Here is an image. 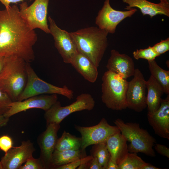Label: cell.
<instances>
[{
	"mask_svg": "<svg viewBox=\"0 0 169 169\" xmlns=\"http://www.w3.org/2000/svg\"><path fill=\"white\" fill-rule=\"evenodd\" d=\"M37 34L21 17L16 5L0 10V56H15L30 63L35 59Z\"/></svg>",
	"mask_w": 169,
	"mask_h": 169,
	"instance_id": "6da1fadb",
	"label": "cell"
},
{
	"mask_svg": "<svg viewBox=\"0 0 169 169\" xmlns=\"http://www.w3.org/2000/svg\"><path fill=\"white\" fill-rule=\"evenodd\" d=\"M70 33L78 51L98 68L107 47L109 33L94 26L81 28Z\"/></svg>",
	"mask_w": 169,
	"mask_h": 169,
	"instance_id": "7a4b0ae2",
	"label": "cell"
},
{
	"mask_svg": "<svg viewBox=\"0 0 169 169\" xmlns=\"http://www.w3.org/2000/svg\"><path fill=\"white\" fill-rule=\"evenodd\" d=\"M27 63L17 56L5 57L0 74V89L8 95L13 102L18 101L26 85Z\"/></svg>",
	"mask_w": 169,
	"mask_h": 169,
	"instance_id": "3957f363",
	"label": "cell"
},
{
	"mask_svg": "<svg viewBox=\"0 0 169 169\" xmlns=\"http://www.w3.org/2000/svg\"><path fill=\"white\" fill-rule=\"evenodd\" d=\"M114 123L127 141L130 142L128 145L129 152H140L152 157L156 156L153 148L156 142V139L146 130L141 128L139 123H125L120 119L115 120Z\"/></svg>",
	"mask_w": 169,
	"mask_h": 169,
	"instance_id": "277c9868",
	"label": "cell"
},
{
	"mask_svg": "<svg viewBox=\"0 0 169 169\" xmlns=\"http://www.w3.org/2000/svg\"><path fill=\"white\" fill-rule=\"evenodd\" d=\"M102 81L101 98L106 106L115 110L126 109V95L128 82L108 70L104 74Z\"/></svg>",
	"mask_w": 169,
	"mask_h": 169,
	"instance_id": "5b68a950",
	"label": "cell"
},
{
	"mask_svg": "<svg viewBox=\"0 0 169 169\" xmlns=\"http://www.w3.org/2000/svg\"><path fill=\"white\" fill-rule=\"evenodd\" d=\"M28 79L25 87L18 101H21L32 96L43 94L62 95L69 100L73 98L74 92L66 85L59 87L47 83L37 75L29 63L26 64Z\"/></svg>",
	"mask_w": 169,
	"mask_h": 169,
	"instance_id": "8992f818",
	"label": "cell"
},
{
	"mask_svg": "<svg viewBox=\"0 0 169 169\" xmlns=\"http://www.w3.org/2000/svg\"><path fill=\"white\" fill-rule=\"evenodd\" d=\"M95 105L93 98L88 93L79 95L75 101L65 106H62L60 102L57 101L45 111L44 117L46 126L50 123L60 124L65 118L72 113L84 110H91Z\"/></svg>",
	"mask_w": 169,
	"mask_h": 169,
	"instance_id": "52a82bcc",
	"label": "cell"
},
{
	"mask_svg": "<svg viewBox=\"0 0 169 169\" xmlns=\"http://www.w3.org/2000/svg\"><path fill=\"white\" fill-rule=\"evenodd\" d=\"M49 0H34L29 6L26 2L19 4L20 16L31 29H39L50 34L47 18Z\"/></svg>",
	"mask_w": 169,
	"mask_h": 169,
	"instance_id": "ba28073f",
	"label": "cell"
},
{
	"mask_svg": "<svg viewBox=\"0 0 169 169\" xmlns=\"http://www.w3.org/2000/svg\"><path fill=\"white\" fill-rule=\"evenodd\" d=\"M74 128L81 135L80 149L82 150L89 146L105 142L110 136L120 132L116 125H110L104 118L95 125L84 127L75 125Z\"/></svg>",
	"mask_w": 169,
	"mask_h": 169,
	"instance_id": "9c48e42d",
	"label": "cell"
},
{
	"mask_svg": "<svg viewBox=\"0 0 169 169\" xmlns=\"http://www.w3.org/2000/svg\"><path fill=\"white\" fill-rule=\"evenodd\" d=\"M48 20L49 23L50 34L53 38L55 47L64 62L71 64L78 51L70 33L59 28L50 16L48 17Z\"/></svg>",
	"mask_w": 169,
	"mask_h": 169,
	"instance_id": "30bf717a",
	"label": "cell"
},
{
	"mask_svg": "<svg viewBox=\"0 0 169 169\" xmlns=\"http://www.w3.org/2000/svg\"><path fill=\"white\" fill-rule=\"evenodd\" d=\"M110 0H105L96 18L95 23L100 28L113 34L119 24L125 18L131 17L137 10L134 8L126 11L115 10L111 6Z\"/></svg>",
	"mask_w": 169,
	"mask_h": 169,
	"instance_id": "8fae6325",
	"label": "cell"
},
{
	"mask_svg": "<svg viewBox=\"0 0 169 169\" xmlns=\"http://www.w3.org/2000/svg\"><path fill=\"white\" fill-rule=\"evenodd\" d=\"M133 76L128 83L126 95L127 108L140 112L147 107L146 81L138 69H135Z\"/></svg>",
	"mask_w": 169,
	"mask_h": 169,
	"instance_id": "7c38bea8",
	"label": "cell"
},
{
	"mask_svg": "<svg viewBox=\"0 0 169 169\" xmlns=\"http://www.w3.org/2000/svg\"><path fill=\"white\" fill-rule=\"evenodd\" d=\"M57 94H43L31 97L22 101L12 102L8 110L4 115L7 118L32 108L45 111L49 110L58 101Z\"/></svg>",
	"mask_w": 169,
	"mask_h": 169,
	"instance_id": "4fadbf2b",
	"label": "cell"
},
{
	"mask_svg": "<svg viewBox=\"0 0 169 169\" xmlns=\"http://www.w3.org/2000/svg\"><path fill=\"white\" fill-rule=\"evenodd\" d=\"M60 124L50 123L46 126L45 131L37 138L40 150L39 158L44 169H52L51 159L58 139L57 133L60 128Z\"/></svg>",
	"mask_w": 169,
	"mask_h": 169,
	"instance_id": "5bb4252c",
	"label": "cell"
},
{
	"mask_svg": "<svg viewBox=\"0 0 169 169\" xmlns=\"http://www.w3.org/2000/svg\"><path fill=\"white\" fill-rule=\"evenodd\" d=\"M35 149L30 140L23 141L21 145L13 147L1 158L2 169H19L28 158L33 156Z\"/></svg>",
	"mask_w": 169,
	"mask_h": 169,
	"instance_id": "9a60e30c",
	"label": "cell"
},
{
	"mask_svg": "<svg viewBox=\"0 0 169 169\" xmlns=\"http://www.w3.org/2000/svg\"><path fill=\"white\" fill-rule=\"evenodd\" d=\"M147 118L155 134L169 140V95L162 99L157 110L152 113L147 112Z\"/></svg>",
	"mask_w": 169,
	"mask_h": 169,
	"instance_id": "2e32d148",
	"label": "cell"
},
{
	"mask_svg": "<svg viewBox=\"0 0 169 169\" xmlns=\"http://www.w3.org/2000/svg\"><path fill=\"white\" fill-rule=\"evenodd\" d=\"M110 54L106 65L108 70L125 79L134 75L135 69L131 57L126 54H120L115 49L111 50Z\"/></svg>",
	"mask_w": 169,
	"mask_h": 169,
	"instance_id": "e0dca14e",
	"label": "cell"
},
{
	"mask_svg": "<svg viewBox=\"0 0 169 169\" xmlns=\"http://www.w3.org/2000/svg\"><path fill=\"white\" fill-rule=\"evenodd\" d=\"M128 4L125 9L129 10L137 8L141 11L143 16L148 15L151 18L157 15H163L169 17V4L160 2L155 3L146 0H122Z\"/></svg>",
	"mask_w": 169,
	"mask_h": 169,
	"instance_id": "ac0fdd59",
	"label": "cell"
},
{
	"mask_svg": "<svg viewBox=\"0 0 169 169\" xmlns=\"http://www.w3.org/2000/svg\"><path fill=\"white\" fill-rule=\"evenodd\" d=\"M127 141L120 132L110 136L105 141L110 158L118 165L129 152Z\"/></svg>",
	"mask_w": 169,
	"mask_h": 169,
	"instance_id": "d6986e66",
	"label": "cell"
},
{
	"mask_svg": "<svg viewBox=\"0 0 169 169\" xmlns=\"http://www.w3.org/2000/svg\"><path fill=\"white\" fill-rule=\"evenodd\" d=\"M70 64L85 79L91 83L96 81L97 68L84 54L78 52Z\"/></svg>",
	"mask_w": 169,
	"mask_h": 169,
	"instance_id": "ffe728a7",
	"label": "cell"
},
{
	"mask_svg": "<svg viewBox=\"0 0 169 169\" xmlns=\"http://www.w3.org/2000/svg\"><path fill=\"white\" fill-rule=\"evenodd\" d=\"M146 85L148 91L146 96L148 112L152 113L159 108L164 92L160 85L151 75L146 81Z\"/></svg>",
	"mask_w": 169,
	"mask_h": 169,
	"instance_id": "44dd1931",
	"label": "cell"
},
{
	"mask_svg": "<svg viewBox=\"0 0 169 169\" xmlns=\"http://www.w3.org/2000/svg\"><path fill=\"white\" fill-rule=\"evenodd\" d=\"M85 150H54L51 159L52 169L74 161L86 156Z\"/></svg>",
	"mask_w": 169,
	"mask_h": 169,
	"instance_id": "7402d4cb",
	"label": "cell"
},
{
	"mask_svg": "<svg viewBox=\"0 0 169 169\" xmlns=\"http://www.w3.org/2000/svg\"><path fill=\"white\" fill-rule=\"evenodd\" d=\"M151 75L162 87L164 93L169 95V71L162 69L154 60L148 61Z\"/></svg>",
	"mask_w": 169,
	"mask_h": 169,
	"instance_id": "603a6c76",
	"label": "cell"
},
{
	"mask_svg": "<svg viewBox=\"0 0 169 169\" xmlns=\"http://www.w3.org/2000/svg\"><path fill=\"white\" fill-rule=\"evenodd\" d=\"M81 137H76L64 131L60 137L58 138L55 150L59 151L80 149Z\"/></svg>",
	"mask_w": 169,
	"mask_h": 169,
	"instance_id": "cb8c5ba5",
	"label": "cell"
},
{
	"mask_svg": "<svg viewBox=\"0 0 169 169\" xmlns=\"http://www.w3.org/2000/svg\"><path fill=\"white\" fill-rule=\"evenodd\" d=\"M90 150V155L96 157L100 165L103 169H106L110 157V155L107 148L105 142H103L93 145Z\"/></svg>",
	"mask_w": 169,
	"mask_h": 169,
	"instance_id": "d4e9b609",
	"label": "cell"
},
{
	"mask_svg": "<svg viewBox=\"0 0 169 169\" xmlns=\"http://www.w3.org/2000/svg\"><path fill=\"white\" fill-rule=\"evenodd\" d=\"M146 163L137 153L129 152L119 166L120 169H141Z\"/></svg>",
	"mask_w": 169,
	"mask_h": 169,
	"instance_id": "484cf974",
	"label": "cell"
},
{
	"mask_svg": "<svg viewBox=\"0 0 169 169\" xmlns=\"http://www.w3.org/2000/svg\"><path fill=\"white\" fill-rule=\"evenodd\" d=\"M133 54L134 58L136 60L143 59L148 61L154 60L156 57L159 56L150 46L146 49H137L133 52Z\"/></svg>",
	"mask_w": 169,
	"mask_h": 169,
	"instance_id": "4316f807",
	"label": "cell"
},
{
	"mask_svg": "<svg viewBox=\"0 0 169 169\" xmlns=\"http://www.w3.org/2000/svg\"><path fill=\"white\" fill-rule=\"evenodd\" d=\"M19 169H44V168L39 158H35L32 156L28 158L24 165Z\"/></svg>",
	"mask_w": 169,
	"mask_h": 169,
	"instance_id": "83f0119b",
	"label": "cell"
},
{
	"mask_svg": "<svg viewBox=\"0 0 169 169\" xmlns=\"http://www.w3.org/2000/svg\"><path fill=\"white\" fill-rule=\"evenodd\" d=\"M12 102L8 95L0 89V115H3L7 112Z\"/></svg>",
	"mask_w": 169,
	"mask_h": 169,
	"instance_id": "f1b7e54d",
	"label": "cell"
},
{
	"mask_svg": "<svg viewBox=\"0 0 169 169\" xmlns=\"http://www.w3.org/2000/svg\"><path fill=\"white\" fill-rule=\"evenodd\" d=\"M154 51L160 56L169 50V38L161 40L160 42L152 47Z\"/></svg>",
	"mask_w": 169,
	"mask_h": 169,
	"instance_id": "f546056e",
	"label": "cell"
},
{
	"mask_svg": "<svg viewBox=\"0 0 169 169\" xmlns=\"http://www.w3.org/2000/svg\"><path fill=\"white\" fill-rule=\"evenodd\" d=\"M13 141L12 138L7 135L0 137V149L6 153L13 147Z\"/></svg>",
	"mask_w": 169,
	"mask_h": 169,
	"instance_id": "4dcf8cb0",
	"label": "cell"
},
{
	"mask_svg": "<svg viewBox=\"0 0 169 169\" xmlns=\"http://www.w3.org/2000/svg\"><path fill=\"white\" fill-rule=\"evenodd\" d=\"M154 148L156 151L160 154L169 158V148L166 146L158 144H155Z\"/></svg>",
	"mask_w": 169,
	"mask_h": 169,
	"instance_id": "1f68e13d",
	"label": "cell"
},
{
	"mask_svg": "<svg viewBox=\"0 0 169 169\" xmlns=\"http://www.w3.org/2000/svg\"><path fill=\"white\" fill-rule=\"evenodd\" d=\"M82 158L72 162L58 167L56 169H75L82 164Z\"/></svg>",
	"mask_w": 169,
	"mask_h": 169,
	"instance_id": "d6a6232c",
	"label": "cell"
},
{
	"mask_svg": "<svg viewBox=\"0 0 169 169\" xmlns=\"http://www.w3.org/2000/svg\"><path fill=\"white\" fill-rule=\"evenodd\" d=\"M93 157L91 155L86 156L82 158V162L77 168V169H87L89 167Z\"/></svg>",
	"mask_w": 169,
	"mask_h": 169,
	"instance_id": "836d02e7",
	"label": "cell"
},
{
	"mask_svg": "<svg viewBox=\"0 0 169 169\" xmlns=\"http://www.w3.org/2000/svg\"><path fill=\"white\" fill-rule=\"evenodd\" d=\"M89 169H103L100 164L97 158L93 157L91 161L89 167Z\"/></svg>",
	"mask_w": 169,
	"mask_h": 169,
	"instance_id": "e575fe53",
	"label": "cell"
},
{
	"mask_svg": "<svg viewBox=\"0 0 169 169\" xmlns=\"http://www.w3.org/2000/svg\"><path fill=\"white\" fill-rule=\"evenodd\" d=\"M25 0H0V2L3 5L5 8H7L10 6L11 3H16L21 2H23ZM31 1L33 0H28Z\"/></svg>",
	"mask_w": 169,
	"mask_h": 169,
	"instance_id": "d590c367",
	"label": "cell"
},
{
	"mask_svg": "<svg viewBox=\"0 0 169 169\" xmlns=\"http://www.w3.org/2000/svg\"><path fill=\"white\" fill-rule=\"evenodd\" d=\"M106 169H120V168L118 165L113 161L110 156Z\"/></svg>",
	"mask_w": 169,
	"mask_h": 169,
	"instance_id": "8d00e7d4",
	"label": "cell"
},
{
	"mask_svg": "<svg viewBox=\"0 0 169 169\" xmlns=\"http://www.w3.org/2000/svg\"><path fill=\"white\" fill-rule=\"evenodd\" d=\"M9 119V118L5 117L3 115H0V127L6 125Z\"/></svg>",
	"mask_w": 169,
	"mask_h": 169,
	"instance_id": "74e56055",
	"label": "cell"
},
{
	"mask_svg": "<svg viewBox=\"0 0 169 169\" xmlns=\"http://www.w3.org/2000/svg\"><path fill=\"white\" fill-rule=\"evenodd\" d=\"M160 169L161 168L156 167L149 163H146V164L141 168V169Z\"/></svg>",
	"mask_w": 169,
	"mask_h": 169,
	"instance_id": "f35d334b",
	"label": "cell"
},
{
	"mask_svg": "<svg viewBox=\"0 0 169 169\" xmlns=\"http://www.w3.org/2000/svg\"><path fill=\"white\" fill-rule=\"evenodd\" d=\"M5 57L0 56V74L3 69L4 62Z\"/></svg>",
	"mask_w": 169,
	"mask_h": 169,
	"instance_id": "ab89813d",
	"label": "cell"
},
{
	"mask_svg": "<svg viewBox=\"0 0 169 169\" xmlns=\"http://www.w3.org/2000/svg\"><path fill=\"white\" fill-rule=\"evenodd\" d=\"M160 2L166 4H169V1L167 0H160Z\"/></svg>",
	"mask_w": 169,
	"mask_h": 169,
	"instance_id": "60d3db41",
	"label": "cell"
},
{
	"mask_svg": "<svg viewBox=\"0 0 169 169\" xmlns=\"http://www.w3.org/2000/svg\"><path fill=\"white\" fill-rule=\"evenodd\" d=\"M0 169H2V166H1L0 163Z\"/></svg>",
	"mask_w": 169,
	"mask_h": 169,
	"instance_id": "b9f144b4",
	"label": "cell"
}]
</instances>
